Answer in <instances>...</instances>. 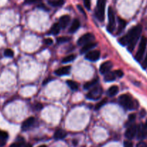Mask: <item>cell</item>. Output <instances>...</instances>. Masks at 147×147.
<instances>
[{"mask_svg":"<svg viewBox=\"0 0 147 147\" xmlns=\"http://www.w3.org/2000/svg\"><path fill=\"white\" fill-rule=\"evenodd\" d=\"M136 147H147V144L144 142H141L136 145Z\"/></svg>","mask_w":147,"mask_h":147,"instance_id":"cell-38","label":"cell"},{"mask_svg":"<svg viewBox=\"0 0 147 147\" xmlns=\"http://www.w3.org/2000/svg\"><path fill=\"white\" fill-rule=\"evenodd\" d=\"M141 31H142L141 25L138 24L135 26L131 30H130L125 35L119 39V42L123 46L128 45V50L130 52H132L139 39Z\"/></svg>","mask_w":147,"mask_h":147,"instance_id":"cell-1","label":"cell"},{"mask_svg":"<svg viewBox=\"0 0 147 147\" xmlns=\"http://www.w3.org/2000/svg\"><path fill=\"white\" fill-rule=\"evenodd\" d=\"M79 27H80V22H79V21L77 20V19H75V20L73 21V22H72L70 28H69V32L70 33L75 32L79 28Z\"/></svg>","mask_w":147,"mask_h":147,"instance_id":"cell-18","label":"cell"},{"mask_svg":"<svg viewBox=\"0 0 147 147\" xmlns=\"http://www.w3.org/2000/svg\"><path fill=\"white\" fill-rule=\"evenodd\" d=\"M40 0H25L24 3L27 4H36V3L40 2Z\"/></svg>","mask_w":147,"mask_h":147,"instance_id":"cell-32","label":"cell"},{"mask_svg":"<svg viewBox=\"0 0 147 147\" xmlns=\"http://www.w3.org/2000/svg\"><path fill=\"white\" fill-rule=\"evenodd\" d=\"M42 108H43V105H42L41 103H38L35 105V109H37V110H41Z\"/></svg>","mask_w":147,"mask_h":147,"instance_id":"cell-39","label":"cell"},{"mask_svg":"<svg viewBox=\"0 0 147 147\" xmlns=\"http://www.w3.org/2000/svg\"><path fill=\"white\" fill-rule=\"evenodd\" d=\"M23 144H24V142H22V141H20V142H17L12 144L10 147H22Z\"/></svg>","mask_w":147,"mask_h":147,"instance_id":"cell-30","label":"cell"},{"mask_svg":"<svg viewBox=\"0 0 147 147\" xmlns=\"http://www.w3.org/2000/svg\"><path fill=\"white\" fill-rule=\"evenodd\" d=\"M43 42H44L46 45H50L51 44H53V41L51 38H46L45 39Z\"/></svg>","mask_w":147,"mask_h":147,"instance_id":"cell-33","label":"cell"},{"mask_svg":"<svg viewBox=\"0 0 147 147\" xmlns=\"http://www.w3.org/2000/svg\"><path fill=\"white\" fill-rule=\"evenodd\" d=\"M71 70V66H65V67H62L59 68L55 71V74L57 76H65V75H68Z\"/></svg>","mask_w":147,"mask_h":147,"instance_id":"cell-14","label":"cell"},{"mask_svg":"<svg viewBox=\"0 0 147 147\" xmlns=\"http://www.w3.org/2000/svg\"><path fill=\"white\" fill-rule=\"evenodd\" d=\"M60 29L61 27L60 25H59V23H55V24L52 26L50 32L52 34H54L55 35V34H59V32H60Z\"/></svg>","mask_w":147,"mask_h":147,"instance_id":"cell-24","label":"cell"},{"mask_svg":"<svg viewBox=\"0 0 147 147\" xmlns=\"http://www.w3.org/2000/svg\"><path fill=\"white\" fill-rule=\"evenodd\" d=\"M50 80H51V78H48V79H46V80H44V82H43V85L46 84V83H48L49 81H50Z\"/></svg>","mask_w":147,"mask_h":147,"instance_id":"cell-41","label":"cell"},{"mask_svg":"<svg viewBox=\"0 0 147 147\" xmlns=\"http://www.w3.org/2000/svg\"><path fill=\"white\" fill-rule=\"evenodd\" d=\"M107 101H108V99H107V98L102 99V100H101V101L99 102V103H98L96 105V106H95V109H96V110H99V109H100V108L102 107V106H103L104 105L106 104Z\"/></svg>","mask_w":147,"mask_h":147,"instance_id":"cell-27","label":"cell"},{"mask_svg":"<svg viewBox=\"0 0 147 147\" xmlns=\"http://www.w3.org/2000/svg\"><path fill=\"white\" fill-rule=\"evenodd\" d=\"M116 75H115V72L110 71L108 73H107L106 74H105V77H104V79L106 82H111L113 81L116 79Z\"/></svg>","mask_w":147,"mask_h":147,"instance_id":"cell-19","label":"cell"},{"mask_svg":"<svg viewBox=\"0 0 147 147\" xmlns=\"http://www.w3.org/2000/svg\"><path fill=\"white\" fill-rule=\"evenodd\" d=\"M112 67V63L111 61H106L101 64L100 67H99V72L101 74H106L107 73L110 72V69Z\"/></svg>","mask_w":147,"mask_h":147,"instance_id":"cell-10","label":"cell"},{"mask_svg":"<svg viewBox=\"0 0 147 147\" xmlns=\"http://www.w3.org/2000/svg\"><path fill=\"white\" fill-rule=\"evenodd\" d=\"M100 57V52L99 50H92L89 51L85 55V58L89 61L95 62L99 60Z\"/></svg>","mask_w":147,"mask_h":147,"instance_id":"cell-8","label":"cell"},{"mask_svg":"<svg viewBox=\"0 0 147 147\" xmlns=\"http://www.w3.org/2000/svg\"><path fill=\"white\" fill-rule=\"evenodd\" d=\"M84 4L85 7H86L87 9H90L91 7V1L90 0H83Z\"/></svg>","mask_w":147,"mask_h":147,"instance_id":"cell-31","label":"cell"},{"mask_svg":"<svg viewBox=\"0 0 147 147\" xmlns=\"http://www.w3.org/2000/svg\"><path fill=\"white\" fill-rule=\"evenodd\" d=\"M105 4L106 0H97V4L95 9V16L100 22H103L105 20Z\"/></svg>","mask_w":147,"mask_h":147,"instance_id":"cell-2","label":"cell"},{"mask_svg":"<svg viewBox=\"0 0 147 147\" xmlns=\"http://www.w3.org/2000/svg\"><path fill=\"white\" fill-rule=\"evenodd\" d=\"M135 115L134 114V113H132V114L129 115V116H128V120H129L130 121H135Z\"/></svg>","mask_w":147,"mask_h":147,"instance_id":"cell-37","label":"cell"},{"mask_svg":"<svg viewBox=\"0 0 147 147\" xmlns=\"http://www.w3.org/2000/svg\"><path fill=\"white\" fill-rule=\"evenodd\" d=\"M147 45V39L145 37H141V42H140L139 46H138V51H137L136 54H135V59L137 61L140 62L141 61L143 58V56H144V53H145L146 47Z\"/></svg>","mask_w":147,"mask_h":147,"instance_id":"cell-4","label":"cell"},{"mask_svg":"<svg viewBox=\"0 0 147 147\" xmlns=\"http://www.w3.org/2000/svg\"><path fill=\"white\" fill-rule=\"evenodd\" d=\"M70 37H60L59 38H57V42L58 43H63L69 41L70 40Z\"/></svg>","mask_w":147,"mask_h":147,"instance_id":"cell-29","label":"cell"},{"mask_svg":"<svg viewBox=\"0 0 147 147\" xmlns=\"http://www.w3.org/2000/svg\"><path fill=\"white\" fill-rule=\"evenodd\" d=\"M142 67L144 69H146L147 68V53L146 54L145 57H144V60L142 63Z\"/></svg>","mask_w":147,"mask_h":147,"instance_id":"cell-34","label":"cell"},{"mask_svg":"<svg viewBox=\"0 0 147 147\" xmlns=\"http://www.w3.org/2000/svg\"><path fill=\"white\" fill-rule=\"evenodd\" d=\"M77 7H78V8H79V9H80V11H82V13H83V14H85V15H86V14H85L84 11V9H82V7H81V6H80V5H78V6H77Z\"/></svg>","mask_w":147,"mask_h":147,"instance_id":"cell-40","label":"cell"},{"mask_svg":"<svg viewBox=\"0 0 147 147\" xmlns=\"http://www.w3.org/2000/svg\"><path fill=\"white\" fill-rule=\"evenodd\" d=\"M67 134L66 132L64 130L61 129H57V130L55 131L54 133V138L56 139H64L65 137L66 136Z\"/></svg>","mask_w":147,"mask_h":147,"instance_id":"cell-16","label":"cell"},{"mask_svg":"<svg viewBox=\"0 0 147 147\" xmlns=\"http://www.w3.org/2000/svg\"><path fill=\"white\" fill-rule=\"evenodd\" d=\"M118 91H119V88H118V86H111L109 89H108V95H109V96L112 97V96H115V95L118 93Z\"/></svg>","mask_w":147,"mask_h":147,"instance_id":"cell-20","label":"cell"},{"mask_svg":"<svg viewBox=\"0 0 147 147\" xmlns=\"http://www.w3.org/2000/svg\"><path fill=\"white\" fill-rule=\"evenodd\" d=\"M35 122V118L34 117H29L24 121L22 123V130L25 131L27 129H28L29 128L33 126V124Z\"/></svg>","mask_w":147,"mask_h":147,"instance_id":"cell-13","label":"cell"},{"mask_svg":"<svg viewBox=\"0 0 147 147\" xmlns=\"http://www.w3.org/2000/svg\"><path fill=\"white\" fill-rule=\"evenodd\" d=\"M108 19H109V23L108 25V31L112 33L115 27V18L114 11L111 7L108 8Z\"/></svg>","mask_w":147,"mask_h":147,"instance_id":"cell-6","label":"cell"},{"mask_svg":"<svg viewBox=\"0 0 147 147\" xmlns=\"http://www.w3.org/2000/svg\"><path fill=\"white\" fill-rule=\"evenodd\" d=\"M8 139V134L5 131L0 130V147L4 146Z\"/></svg>","mask_w":147,"mask_h":147,"instance_id":"cell-17","label":"cell"},{"mask_svg":"<svg viewBox=\"0 0 147 147\" xmlns=\"http://www.w3.org/2000/svg\"><path fill=\"white\" fill-rule=\"evenodd\" d=\"M66 84L69 86V87L72 90H76L78 89V88H79L78 83L71 80H68L67 81H66Z\"/></svg>","mask_w":147,"mask_h":147,"instance_id":"cell-22","label":"cell"},{"mask_svg":"<svg viewBox=\"0 0 147 147\" xmlns=\"http://www.w3.org/2000/svg\"><path fill=\"white\" fill-rule=\"evenodd\" d=\"M124 147H133V144L130 141H125L124 142Z\"/></svg>","mask_w":147,"mask_h":147,"instance_id":"cell-36","label":"cell"},{"mask_svg":"<svg viewBox=\"0 0 147 147\" xmlns=\"http://www.w3.org/2000/svg\"><path fill=\"white\" fill-rule=\"evenodd\" d=\"M115 75H116L117 77H118V78H121L123 76V73H122V70H115Z\"/></svg>","mask_w":147,"mask_h":147,"instance_id":"cell-35","label":"cell"},{"mask_svg":"<svg viewBox=\"0 0 147 147\" xmlns=\"http://www.w3.org/2000/svg\"><path fill=\"white\" fill-rule=\"evenodd\" d=\"M137 133V127L135 125H131L128 129H126L125 133V137L128 139H132L135 137Z\"/></svg>","mask_w":147,"mask_h":147,"instance_id":"cell-9","label":"cell"},{"mask_svg":"<svg viewBox=\"0 0 147 147\" xmlns=\"http://www.w3.org/2000/svg\"><path fill=\"white\" fill-rule=\"evenodd\" d=\"M144 126H145L146 129H147V121H146V123H145V125H144Z\"/></svg>","mask_w":147,"mask_h":147,"instance_id":"cell-42","label":"cell"},{"mask_svg":"<svg viewBox=\"0 0 147 147\" xmlns=\"http://www.w3.org/2000/svg\"><path fill=\"white\" fill-rule=\"evenodd\" d=\"M97 45L96 42H91L87 43V44L84 45L82 46V49H81V53H88L90 50H92V48L95 47Z\"/></svg>","mask_w":147,"mask_h":147,"instance_id":"cell-15","label":"cell"},{"mask_svg":"<svg viewBox=\"0 0 147 147\" xmlns=\"http://www.w3.org/2000/svg\"><path fill=\"white\" fill-rule=\"evenodd\" d=\"M64 0H49L48 4L53 7H61L64 4Z\"/></svg>","mask_w":147,"mask_h":147,"instance_id":"cell-21","label":"cell"},{"mask_svg":"<svg viewBox=\"0 0 147 147\" xmlns=\"http://www.w3.org/2000/svg\"><path fill=\"white\" fill-rule=\"evenodd\" d=\"M75 58H76V55H68L66 56V57H63V60H62V63H69V62H71L72 60H74Z\"/></svg>","mask_w":147,"mask_h":147,"instance_id":"cell-26","label":"cell"},{"mask_svg":"<svg viewBox=\"0 0 147 147\" xmlns=\"http://www.w3.org/2000/svg\"><path fill=\"white\" fill-rule=\"evenodd\" d=\"M119 103L124 109L131 110L134 108V103L131 96L127 94L121 95L119 98Z\"/></svg>","mask_w":147,"mask_h":147,"instance_id":"cell-3","label":"cell"},{"mask_svg":"<svg viewBox=\"0 0 147 147\" xmlns=\"http://www.w3.org/2000/svg\"><path fill=\"white\" fill-rule=\"evenodd\" d=\"M137 137L138 139H144L147 136V129L144 126V125L140 124V126L137 128Z\"/></svg>","mask_w":147,"mask_h":147,"instance_id":"cell-11","label":"cell"},{"mask_svg":"<svg viewBox=\"0 0 147 147\" xmlns=\"http://www.w3.org/2000/svg\"><path fill=\"white\" fill-rule=\"evenodd\" d=\"M97 79H94V80H91V81L87 82V83H85L84 86V88L89 89L91 87H92L93 86H95V85L97 83Z\"/></svg>","mask_w":147,"mask_h":147,"instance_id":"cell-25","label":"cell"},{"mask_svg":"<svg viewBox=\"0 0 147 147\" xmlns=\"http://www.w3.org/2000/svg\"><path fill=\"white\" fill-rule=\"evenodd\" d=\"M118 22H119V27H118V34H119L125 28V25H126V22L124 20H122V18H120V17H118Z\"/></svg>","mask_w":147,"mask_h":147,"instance_id":"cell-23","label":"cell"},{"mask_svg":"<svg viewBox=\"0 0 147 147\" xmlns=\"http://www.w3.org/2000/svg\"><path fill=\"white\" fill-rule=\"evenodd\" d=\"M102 93V88L100 86H96L86 94V98L88 99H90V100H97L101 97Z\"/></svg>","mask_w":147,"mask_h":147,"instance_id":"cell-5","label":"cell"},{"mask_svg":"<svg viewBox=\"0 0 147 147\" xmlns=\"http://www.w3.org/2000/svg\"><path fill=\"white\" fill-rule=\"evenodd\" d=\"M38 147H47L46 146V145H41V146H38Z\"/></svg>","mask_w":147,"mask_h":147,"instance_id":"cell-44","label":"cell"},{"mask_svg":"<svg viewBox=\"0 0 147 147\" xmlns=\"http://www.w3.org/2000/svg\"><path fill=\"white\" fill-rule=\"evenodd\" d=\"M4 56H6V57H13V55H14V52H13L11 49H6V50H4Z\"/></svg>","mask_w":147,"mask_h":147,"instance_id":"cell-28","label":"cell"},{"mask_svg":"<svg viewBox=\"0 0 147 147\" xmlns=\"http://www.w3.org/2000/svg\"><path fill=\"white\" fill-rule=\"evenodd\" d=\"M69 22H70V17L69 15H63L59 19V24L60 25L61 28L65 29L69 24Z\"/></svg>","mask_w":147,"mask_h":147,"instance_id":"cell-12","label":"cell"},{"mask_svg":"<svg viewBox=\"0 0 147 147\" xmlns=\"http://www.w3.org/2000/svg\"><path fill=\"white\" fill-rule=\"evenodd\" d=\"M25 147H32V146L30 144H27V145H26Z\"/></svg>","mask_w":147,"mask_h":147,"instance_id":"cell-43","label":"cell"},{"mask_svg":"<svg viewBox=\"0 0 147 147\" xmlns=\"http://www.w3.org/2000/svg\"><path fill=\"white\" fill-rule=\"evenodd\" d=\"M95 40V36L92 33H86V34H83L82 37L79 38L77 41L78 45H84L87 44V43L91 42L92 40Z\"/></svg>","mask_w":147,"mask_h":147,"instance_id":"cell-7","label":"cell"}]
</instances>
